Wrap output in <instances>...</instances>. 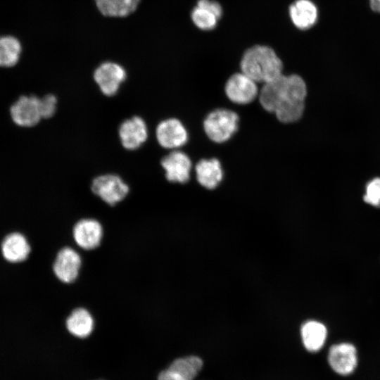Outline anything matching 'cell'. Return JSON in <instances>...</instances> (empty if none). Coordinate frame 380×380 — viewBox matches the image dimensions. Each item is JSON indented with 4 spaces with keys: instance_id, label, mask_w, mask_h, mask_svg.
Returning a JSON list of instances; mask_svg holds the SVG:
<instances>
[{
    "instance_id": "obj_1",
    "label": "cell",
    "mask_w": 380,
    "mask_h": 380,
    "mask_svg": "<svg viewBox=\"0 0 380 380\" xmlns=\"http://www.w3.org/2000/svg\"><path fill=\"white\" fill-rule=\"evenodd\" d=\"M307 84L298 74L284 75L263 84L258 102L267 113L274 114L281 124H293L303 115Z\"/></svg>"
},
{
    "instance_id": "obj_2",
    "label": "cell",
    "mask_w": 380,
    "mask_h": 380,
    "mask_svg": "<svg viewBox=\"0 0 380 380\" xmlns=\"http://www.w3.org/2000/svg\"><path fill=\"white\" fill-rule=\"evenodd\" d=\"M241 72L258 83H267L282 74L284 65L274 50L266 45L247 49L240 61Z\"/></svg>"
},
{
    "instance_id": "obj_3",
    "label": "cell",
    "mask_w": 380,
    "mask_h": 380,
    "mask_svg": "<svg viewBox=\"0 0 380 380\" xmlns=\"http://www.w3.org/2000/svg\"><path fill=\"white\" fill-rule=\"evenodd\" d=\"M239 116L234 110L217 108L208 113L202 126L206 137L215 144L229 141L239 129Z\"/></svg>"
},
{
    "instance_id": "obj_4",
    "label": "cell",
    "mask_w": 380,
    "mask_h": 380,
    "mask_svg": "<svg viewBox=\"0 0 380 380\" xmlns=\"http://www.w3.org/2000/svg\"><path fill=\"white\" fill-rule=\"evenodd\" d=\"M92 194L108 206L122 202L130 192L129 186L117 174L107 173L95 177L91 183Z\"/></svg>"
},
{
    "instance_id": "obj_5",
    "label": "cell",
    "mask_w": 380,
    "mask_h": 380,
    "mask_svg": "<svg viewBox=\"0 0 380 380\" xmlns=\"http://www.w3.org/2000/svg\"><path fill=\"white\" fill-rule=\"evenodd\" d=\"M83 266L81 253L72 246L61 247L56 252L52 264L56 279L61 284L70 285L79 278Z\"/></svg>"
},
{
    "instance_id": "obj_6",
    "label": "cell",
    "mask_w": 380,
    "mask_h": 380,
    "mask_svg": "<svg viewBox=\"0 0 380 380\" xmlns=\"http://www.w3.org/2000/svg\"><path fill=\"white\" fill-rule=\"evenodd\" d=\"M105 236L103 223L93 217H84L77 220L71 230L72 242L82 251H92L102 244Z\"/></svg>"
},
{
    "instance_id": "obj_7",
    "label": "cell",
    "mask_w": 380,
    "mask_h": 380,
    "mask_svg": "<svg viewBox=\"0 0 380 380\" xmlns=\"http://www.w3.org/2000/svg\"><path fill=\"white\" fill-rule=\"evenodd\" d=\"M94 80L101 94L106 96H115L127 79V72L120 64L106 61L100 64L94 70Z\"/></svg>"
},
{
    "instance_id": "obj_8",
    "label": "cell",
    "mask_w": 380,
    "mask_h": 380,
    "mask_svg": "<svg viewBox=\"0 0 380 380\" xmlns=\"http://www.w3.org/2000/svg\"><path fill=\"white\" fill-rule=\"evenodd\" d=\"M156 139L165 149L177 150L188 143L189 132L183 122L177 118L162 120L156 127Z\"/></svg>"
},
{
    "instance_id": "obj_9",
    "label": "cell",
    "mask_w": 380,
    "mask_h": 380,
    "mask_svg": "<svg viewBox=\"0 0 380 380\" xmlns=\"http://www.w3.org/2000/svg\"><path fill=\"white\" fill-rule=\"evenodd\" d=\"M224 91L228 100L237 105H247L258 96L256 82L243 72H235L227 80Z\"/></svg>"
},
{
    "instance_id": "obj_10",
    "label": "cell",
    "mask_w": 380,
    "mask_h": 380,
    "mask_svg": "<svg viewBox=\"0 0 380 380\" xmlns=\"http://www.w3.org/2000/svg\"><path fill=\"white\" fill-rule=\"evenodd\" d=\"M160 166L166 180L184 184L190 180L192 161L186 153L172 150L160 160Z\"/></svg>"
},
{
    "instance_id": "obj_11",
    "label": "cell",
    "mask_w": 380,
    "mask_h": 380,
    "mask_svg": "<svg viewBox=\"0 0 380 380\" xmlns=\"http://www.w3.org/2000/svg\"><path fill=\"white\" fill-rule=\"evenodd\" d=\"M327 361L331 369L341 376L351 374L358 363L356 347L349 342H340L329 349Z\"/></svg>"
},
{
    "instance_id": "obj_12",
    "label": "cell",
    "mask_w": 380,
    "mask_h": 380,
    "mask_svg": "<svg viewBox=\"0 0 380 380\" xmlns=\"http://www.w3.org/2000/svg\"><path fill=\"white\" fill-rule=\"evenodd\" d=\"M118 134L120 144L125 149L135 151L146 142L148 128L143 118L134 115L120 123Z\"/></svg>"
},
{
    "instance_id": "obj_13",
    "label": "cell",
    "mask_w": 380,
    "mask_h": 380,
    "mask_svg": "<svg viewBox=\"0 0 380 380\" xmlns=\"http://www.w3.org/2000/svg\"><path fill=\"white\" fill-rule=\"evenodd\" d=\"M11 116L18 126L31 127L42 119L39 108V98L34 95L20 96L11 108Z\"/></svg>"
},
{
    "instance_id": "obj_14",
    "label": "cell",
    "mask_w": 380,
    "mask_h": 380,
    "mask_svg": "<svg viewBox=\"0 0 380 380\" xmlns=\"http://www.w3.org/2000/svg\"><path fill=\"white\" fill-rule=\"evenodd\" d=\"M203 360L190 355L175 360L166 369L160 372L158 380H194L203 367Z\"/></svg>"
},
{
    "instance_id": "obj_15",
    "label": "cell",
    "mask_w": 380,
    "mask_h": 380,
    "mask_svg": "<svg viewBox=\"0 0 380 380\" xmlns=\"http://www.w3.org/2000/svg\"><path fill=\"white\" fill-rule=\"evenodd\" d=\"M96 320L92 312L84 306H77L71 310L65 318L67 331L77 338H87L93 333Z\"/></svg>"
},
{
    "instance_id": "obj_16",
    "label": "cell",
    "mask_w": 380,
    "mask_h": 380,
    "mask_svg": "<svg viewBox=\"0 0 380 380\" xmlns=\"http://www.w3.org/2000/svg\"><path fill=\"white\" fill-rule=\"evenodd\" d=\"M194 169L197 182L208 190L216 189L222 181L223 170L217 158H201L196 163Z\"/></svg>"
},
{
    "instance_id": "obj_17",
    "label": "cell",
    "mask_w": 380,
    "mask_h": 380,
    "mask_svg": "<svg viewBox=\"0 0 380 380\" xmlns=\"http://www.w3.org/2000/svg\"><path fill=\"white\" fill-rule=\"evenodd\" d=\"M293 25L300 30L312 27L317 21L318 9L311 0H296L289 8Z\"/></svg>"
},
{
    "instance_id": "obj_18",
    "label": "cell",
    "mask_w": 380,
    "mask_h": 380,
    "mask_svg": "<svg viewBox=\"0 0 380 380\" xmlns=\"http://www.w3.org/2000/svg\"><path fill=\"white\" fill-rule=\"evenodd\" d=\"M300 336L305 348L311 353H315L324 346L328 336V330L324 323L310 319L304 322L301 326Z\"/></svg>"
},
{
    "instance_id": "obj_19",
    "label": "cell",
    "mask_w": 380,
    "mask_h": 380,
    "mask_svg": "<svg viewBox=\"0 0 380 380\" xmlns=\"http://www.w3.org/2000/svg\"><path fill=\"white\" fill-rule=\"evenodd\" d=\"M4 258L11 262L25 260L31 251L27 239L20 233L14 232L5 237L1 245Z\"/></svg>"
},
{
    "instance_id": "obj_20",
    "label": "cell",
    "mask_w": 380,
    "mask_h": 380,
    "mask_svg": "<svg viewBox=\"0 0 380 380\" xmlns=\"http://www.w3.org/2000/svg\"><path fill=\"white\" fill-rule=\"evenodd\" d=\"M140 0H95L99 11L106 16L125 17L134 12Z\"/></svg>"
},
{
    "instance_id": "obj_21",
    "label": "cell",
    "mask_w": 380,
    "mask_h": 380,
    "mask_svg": "<svg viewBox=\"0 0 380 380\" xmlns=\"http://www.w3.org/2000/svg\"><path fill=\"white\" fill-rule=\"evenodd\" d=\"M21 45L19 41L11 36L0 37V66L15 65L20 56Z\"/></svg>"
},
{
    "instance_id": "obj_22",
    "label": "cell",
    "mask_w": 380,
    "mask_h": 380,
    "mask_svg": "<svg viewBox=\"0 0 380 380\" xmlns=\"http://www.w3.org/2000/svg\"><path fill=\"white\" fill-rule=\"evenodd\" d=\"M191 17L194 24L204 30L215 28L219 19L210 11L197 5L191 11Z\"/></svg>"
},
{
    "instance_id": "obj_23",
    "label": "cell",
    "mask_w": 380,
    "mask_h": 380,
    "mask_svg": "<svg viewBox=\"0 0 380 380\" xmlns=\"http://www.w3.org/2000/svg\"><path fill=\"white\" fill-rule=\"evenodd\" d=\"M363 200L373 207L380 208V177H375L368 182Z\"/></svg>"
},
{
    "instance_id": "obj_24",
    "label": "cell",
    "mask_w": 380,
    "mask_h": 380,
    "mask_svg": "<svg viewBox=\"0 0 380 380\" xmlns=\"http://www.w3.org/2000/svg\"><path fill=\"white\" fill-rule=\"evenodd\" d=\"M57 107L58 99L55 95L49 94L39 98V108L42 118H52L56 113Z\"/></svg>"
},
{
    "instance_id": "obj_25",
    "label": "cell",
    "mask_w": 380,
    "mask_h": 380,
    "mask_svg": "<svg viewBox=\"0 0 380 380\" xmlns=\"http://www.w3.org/2000/svg\"><path fill=\"white\" fill-rule=\"evenodd\" d=\"M197 6L205 8L213 12L218 18L222 15V7L215 0H198Z\"/></svg>"
},
{
    "instance_id": "obj_26",
    "label": "cell",
    "mask_w": 380,
    "mask_h": 380,
    "mask_svg": "<svg viewBox=\"0 0 380 380\" xmlns=\"http://www.w3.org/2000/svg\"><path fill=\"white\" fill-rule=\"evenodd\" d=\"M371 8L377 13H380V0H369Z\"/></svg>"
}]
</instances>
